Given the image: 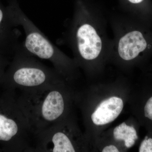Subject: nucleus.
Wrapping results in <instances>:
<instances>
[{"mask_svg": "<svg viewBox=\"0 0 152 152\" xmlns=\"http://www.w3.org/2000/svg\"><path fill=\"white\" fill-rule=\"evenodd\" d=\"M106 25L105 18L96 4L91 0H76L65 37L78 60L90 62L108 53L110 39Z\"/></svg>", "mask_w": 152, "mask_h": 152, "instance_id": "1", "label": "nucleus"}, {"mask_svg": "<svg viewBox=\"0 0 152 152\" xmlns=\"http://www.w3.org/2000/svg\"><path fill=\"white\" fill-rule=\"evenodd\" d=\"M21 92L17 101L34 138L66 118L68 99L64 81Z\"/></svg>", "mask_w": 152, "mask_h": 152, "instance_id": "2", "label": "nucleus"}, {"mask_svg": "<svg viewBox=\"0 0 152 152\" xmlns=\"http://www.w3.org/2000/svg\"><path fill=\"white\" fill-rule=\"evenodd\" d=\"M16 26H20L25 33L23 46L34 57L51 63L54 69L65 79L71 73L73 63L53 45L15 3L9 11Z\"/></svg>", "mask_w": 152, "mask_h": 152, "instance_id": "3", "label": "nucleus"}, {"mask_svg": "<svg viewBox=\"0 0 152 152\" xmlns=\"http://www.w3.org/2000/svg\"><path fill=\"white\" fill-rule=\"evenodd\" d=\"M8 81L12 88L21 91L32 89L64 81L54 68L49 67L30 54L20 45L15 56Z\"/></svg>", "mask_w": 152, "mask_h": 152, "instance_id": "4", "label": "nucleus"}, {"mask_svg": "<svg viewBox=\"0 0 152 152\" xmlns=\"http://www.w3.org/2000/svg\"><path fill=\"white\" fill-rule=\"evenodd\" d=\"M34 138L27 119L17 100L0 102V142L18 152H34Z\"/></svg>", "mask_w": 152, "mask_h": 152, "instance_id": "5", "label": "nucleus"}, {"mask_svg": "<svg viewBox=\"0 0 152 152\" xmlns=\"http://www.w3.org/2000/svg\"><path fill=\"white\" fill-rule=\"evenodd\" d=\"M75 130L66 117L35 136L34 152H76Z\"/></svg>", "mask_w": 152, "mask_h": 152, "instance_id": "6", "label": "nucleus"}, {"mask_svg": "<svg viewBox=\"0 0 152 152\" xmlns=\"http://www.w3.org/2000/svg\"><path fill=\"white\" fill-rule=\"evenodd\" d=\"M123 100L111 97L105 100L98 106L91 116L92 121L97 126H103L112 122L118 117L124 108Z\"/></svg>", "mask_w": 152, "mask_h": 152, "instance_id": "7", "label": "nucleus"}, {"mask_svg": "<svg viewBox=\"0 0 152 152\" xmlns=\"http://www.w3.org/2000/svg\"><path fill=\"white\" fill-rule=\"evenodd\" d=\"M114 138L117 140H123L125 146L130 148L138 139L137 132L134 128L123 123L115 128L113 131Z\"/></svg>", "mask_w": 152, "mask_h": 152, "instance_id": "8", "label": "nucleus"}, {"mask_svg": "<svg viewBox=\"0 0 152 152\" xmlns=\"http://www.w3.org/2000/svg\"><path fill=\"white\" fill-rule=\"evenodd\" d=\"M121 8L125 13L132 14L137 9L148 4V0H118Z\"/></svg>", "mask_w": 152, "mask_h": 152, "instance_id": "9", "label": "nucleus"}, {"mask_svg": "<svg viewBox=\"0 0 152 152\" xmlns=\"http://www.w3.org/2000/svg\"><path fill=\"white\" fill-rule=\"evenodd\" d=\"M140 152H152V139L146 137L139 149Z\"/></svg>", "mask_w": 152, "mask_h": 152, "instance_id": "10", "label": "nucleus"}, {"mask_svg": "<svg viewBox=\"0 0 152 152\" xmlns=\"http://www.w3.org/2000/svg\"><path fill=\"white\" fill-rule=\"evenodd\" d=\"M144 111L145 116L152 121V97L147 101Z\"/></svg>", "mask_w": 152, "mask_h": 152, "instance_id": "11", "label": "nucleus"}, {"mask_svg": "<svg viewBox=\"0 0 152 152\" xmlns=\"http://www.w3.org/2000/svg\"><path fill=\"white\" fill-rule=\"evenodd\" d=\"M102 152H119L118 149L113 145L107 146L104 148L103 149L102 151Z\"/></svg>", "mask_w": 152, "mask_h": 152, "instance_id": "12", "label": "nucleus"}]
</instances>
